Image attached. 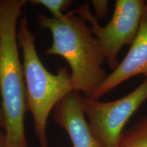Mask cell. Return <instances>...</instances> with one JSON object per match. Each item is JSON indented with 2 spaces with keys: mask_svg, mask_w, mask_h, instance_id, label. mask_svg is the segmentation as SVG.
Masks as SVG:
<instances>
[{
  "mask_svg": "<svg viewBox=\"0 0 147 147\" xmlns=\"http://www.w3.org/2000/svg\"><path fill=\"white\" fill-rule=\"evenodd\" d=\"M17 39L23 55L27 110L33 115L40 146L48 147V118L57 103L72 91L70 73L66 67H60L55 74L46 69L37 53L35 36L26 14H23L18 21Z\"/></svg>",
  "mask_w": 147,
  "mask_h": 147,
  "instance_id": "3",
  "label": "cell"
},
{
  "mask_svg": "<svg viewBox=\"0 0 147 147\" xmlns=\"http://www.w3.org/2000/svg\"><path fill=\"white\" fill-rule=\"evenodd\" d=\"M80 93L71 91L57 103L53 119L68 134L73 147H102L86 119Z\"/></svg>",
  "mask_w": 147,
  "mask_h": 147,
  "instance_id": "7",
  "label": "cell"
},
{
  "mask_svg": "<svg viewBox=\"0 0 147 147\" xmlns=\"http://www.w3.org/2000/svg\"><path fill=\"white\" fill-rule=\"evenodd\" d=\"M118 147H147V116L123 131Z\"/></svg>",
  "mask_w": 147,
  "mask_h": 147,
  "instance_id": "8",
  "label": "cell"
},
{
  "mask_svg": "<svg viewBox=\"0 0 147 147\" xmlns=\"http://www.w3.org/2000/svg\"><path fill=\"white\" fill-rule=\"evenodd\" d=\"M91 4L93 5L95 12V17L97 20H102L105 18L108 13V1L107 0H92Z\"/></svg>",
  "mask_w": 147,
  "mask_h": 147,
  "instance_id": "10",
  "label": "cell"
},
{
  "mask_svg": "<svg viewBox=\"0 0 147 147\" xmlns=\"http://www.w3.org/2000/svg\"><path fill=\"white\" fill-rule=\"evenodd\" d=\"M26 0H0V97L7 147H27L24 119L27 111L18 23Z\"/></svg>",
  "mask_w": 147,
  "mask_h": 147,
  "instance_id": "2",
  "label": "cell"
},
{
  "mask_svg": "<svg viewBox=\"0 0 147 147\" xmlns=\"http://www.w3.org/2000/svg\"><path fill=\"white\" fill-rule=\"evenodd\" d=\"M0 42H1V36H0Z\"/></svg>",
  "mask_w": 147,
  "mask_h": 147,
  "instance_id": "14",
  "label": "cell"
},
{
  "mask_svg": "<svg viewBox=\"0 0 147 147\" xmlns=\"http://www.w3.org/2000/svg\"><path fill=\"white\" fill-rule=\"evenodd\" d=\"M145 5H146V6L147 7V1H145Z\"/></svg>",
  "mask_w": 147,
  "mask_h": 147,
  "instance_id": "13",
  "label": "cell"
},
{
  "mask_svg": "<svg viewBox=\"0 0 147 147\" xmlns=\"http://www.w3.org/2000/svg\"><path fill=\"white\" fill-rule=\"evenodd\" d=\"M4 115H3L2 106H1V97H0V128L3 129H4Z\"/></svg>",
  "mask_w": 147,
  "mask_h": 147,
  "instance_id": "12",
  "label": "cell"
},
{
  "mask_svg": "<svg viewBox=\"0 0 147 147\" xmlns=\"http://www.w3.org/2000/svg\"><path fill=\"white\" fill-rule=\"evenodd\" d=\"M38 21L52 34L53 43L45 54L63 57L71 69L72 91L91 98L107 74L103 67L106 61L104 51L87 21L73 11L61 19L40 14Z\"/></svg>",
  "mask_w": 147,
  "mask_h": 147,
  "instance_id": "1",
  "label": "cell"
},
{
  "mask_svg": "<svg viewBox=\"0 0 147 147\" xmlns=\"http://www.w3.org/2000/svg\"><path fill=\"white\" fill-rule=\"evenodd\" d=\"M145 7L142 0H117L109 23L102 27L91 13L89 5L84 3L72 10L90 24L91 31L102 48L106 61L110 69L119 65L117 55L125 45H131L138 32Z\"/></svg>",
  "mask_w": 147,
  "mask_h": 147,
  "instance_id": "4",
  "label": "cell"
},
{
  "mask_svg": "<svg viewBox=\"0 0 147 147\" xmlns=\"http://www.w3.org/2000/svg\"><path fill=\"white\" fill-rule=\"evenodd\" d=\"M32 4L40 5L47 9L55 19H61L65 14L63 12L67 10L72 3L71 0H30Z\"/></svg>",
  "mask_w": 147,
  "mask_h": 147,
  "instance_id": "9",
  "label": "cell"
},
{
  "mask_svg": "<svg viewBox=\"0 0 147 147\" xmlns=\"http://www.w3.org/2000/svg\"><path fill=\"white\" fill-rule=\"evenodd\" d=\"M0 147H7L5 132L1 128H0Z\"/></svg>",
  "mask_w": 147,
  "mask_h": 147,
  "instance_id": "11",
  "label": "cell"
},
{
  "mask_svg": "<svg viewBox=\"0 0 147 147\" xmlns=\"http://www.w3.org/2000/svg\"><path fill=\"white\" fill-rule=\"evenodd\" d=\"M147 100V78L133 91L118 100L100 102L81 97L90 127L102 147H118L125 125Z\"/></svg>",
  "mask_w": 147,
  "mask_h": 147,
  "instance_id": "5",
  "label": "cell"
},
{
  "mask_svg": "<svg viewBox=\"0 0 147 147\" xmlns=\"http://www.w3.org/2000/svg\"><path fill=\"white\" fill-rule=\"evenodd\" d=\"M142 74L147 78V7L145 5L138 32L126 56L113 72L107 75L91 98L99 100L119 84Z\"/></svg>",
  "mask_w": 147,
  "mask_h": 147,
  "instance_id": "6",
  "label": "cell"
}]
</instances>
